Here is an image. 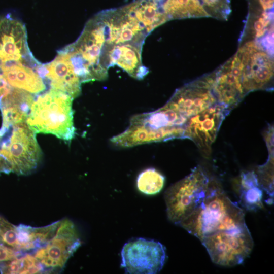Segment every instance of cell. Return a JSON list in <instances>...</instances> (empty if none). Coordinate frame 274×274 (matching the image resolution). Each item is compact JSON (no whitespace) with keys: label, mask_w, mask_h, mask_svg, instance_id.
I'll return each instance as SVG.
<instances>
[{"label":"cell","mask_w":274,"mask_h":274,"mask_svg":"<svg viewBox=\"0 0 274 274\" xmlns=\"http://www.w3.org/2000/svg\"><path fill=\"white\" fill-rule=\"evenodd\" d=\"M38 73L45 81L49 82L52 88L64 92L73 99L81 94L82 83L68 55L62 50L58 51L51 62L41 64Z\"/></svg>","instance_id":"15"},{"label":"cell","mask_w":274,"mask_h":274,"mask_svg":"<svg viewBox=\"0 0 274 274\" xmlns=\"http://www.w3.org/2000/svg\"><path fill=\"white\" fill-rule=\"evenodd\" d=\"M24 24L10 14L0 18V62H36L28 47Z\"/></svg>","instance_id":"13"},{"label":"cell","mask_w":274,"mask_h":274,"mask_svg":"<svg viewBox=\"0 0 274 274\" xmlns=\"http://www.w3.org/2000/svg\"><path fill=\"white\" fill-rule=\"evenodd\" d=\"M209 17L220 20L228 19L231 12V0H199Z\"/></svg>","instance_id":"24"},{"label":"cell","mask_w":274,"mask_h":274,"mask_svg":"<svg viewBox=\"0 0 274 274\" xmlns=\"http://www.w3.org/2000/svg\"><path fill=\"white\" fill-rule=\"evenodd\" d=\"M187 120L166 103L154 111L132 116L127 138L134 146L182 138Z\"/></svg>","instance_id":"3"},{"label":"cell","mask_w":274,"mask_h":274,"mask_svg":"<svg viewBox=\"0 0 274 274\" xmlns=\"http://www.w3.org/2000/svg\"><path fill=\"white\" fill-rule=\"evenodd\" d=\"M124 6L148 34L169 21L153 0H135Z\"/></svg>","instance_id":"19"},{"label":"cell","mask_w":274,"mask_h":274,"mask_svg":"<svg viewBox=\"0 0 274 274\" xmlns=\"http://www.w3.org/2000/svg\"><path fill=\"white\" fill-rule=\"evenodd\" d=\"M121 257V267L126 273H156L164 264L165 248L153 239L132 238L124 245Z\"/></svg>","instance_id":"9"},{"label":"cell","mask_w":274,"mask_h":274,"mask_svg":"<svg viewBox=\"0 0 274 274\" xmlns=\"http://www.w3.org/2000/svg\"><path fill=\"white\" fill-rule=\"evenodd\" d=\"M0 154L11 172L26 175L37 168L42 152L35 133L26 122L0 129Z\"/></svg>","instance_id":"5"},{"label":"cell","mask_w":274,"mask_h":274,"mask_svg":"<svg viewBox=\"0 0 274 274\" xmlns=\"http://www.w3.org/2000/svg\"><path fill=\"white\" fill-rule=\"evenodd\" d=\"M213 83L212 72L177 89L166 103L188 119L217 102Z\"/></svg>","instance_id":"11"},{"label":"cell","mask_w":274,"mask_h":274,"mask_svg":"<svg viewBox=\"0 0 274 274\" xmlns=\"http://www.w3.org/2000/svg\"><path fill=\"white\" fill-rule=\"evenodd\" d=\"M247 18L273 17L274 0H247Z\"/></svg>","instance_id":"26"},{"label":"cell","mask_w":274,"mask_h":274,"mask_svg":"<svg viewBox=\"0 0 274 274\" xmlns=\"http://www.w3.org/2000/svg\"><path fill=\"white\" fill-rule=\"evenodd\" d=\"M0 244L20 252L17 226L12 224L1 216Z\"/></svg>","instance_id":"25"},{"label":"cell","mask_w":274,"mask_h":274,"mask_svg":"<svg viewBox=\"0 0 274 274\" xmlns=\"http://www.w3.org/2000/svg\"><path fill=\"white\" fill-rule=\"evenodd\" d=\"M246 225L245 214L216 180L200 205L178 225L200 241L218 231Z\"/></svg>","instance_id":"1"},{"label":"cell","mask_w":274,"mask_h":274,"mask_svg":"<svg viewBox=\"0 0 274 274\" xmlns=\"http://www.w3.org/2000/svg\"><path fill=\"white\" fill-rule=\"evenodd\" d=\"M10 172L8 165L0 154V173L9 174Z\"/></svg>","instance_id":"29"},{"label":"cell","mask_w":274,"mask_h":274,"mask_svg":"<svg viewBox=\"0 0 274 274\" xmlns=\"http://www.w3.org/2000/svg\"><path fill=\"white\" fill-rule=\"evenodd\" d=\"M96 15L101 25L104 47L120 44L142 47L149 35L124 6L104 10Z\"/></svg>","instance_id":"10"},{"label":"cell","mask_w":274,"mask_h":274,"mask_svg":"<svg viewBox=\"0 0 274 274\" xmlns=\"http://www.w3.org/2000/svg\"><path fill=\"white\" fill-rule=\"evenodd\" d=\"M11 88L0 74V100L10 91Z\"/></svg>","instance_id":"28"},{"label":"cell","mask_w":274,"mask_h":274,"mask_svg":"<svg viewBox=\"0 0 274 274\" xmlns=\"http://www.w3.org/2000/svg\"><path fill=\"white\" fill-rule=\"evenodd\" d=\"M33 100L31 93L12 87L0 100L3 120L2 127H8L25 122Z\"/></svg>","instance_id":"18"},{"label":"cell","mask_w":274,"mask_h":274,"mask_svg":"<svg viewBox=\"0 0 274 274\" xmlns=\"http://www.w3.org/2000/svg\"><path fill=\"white\" fill-rule=\"evenodd\" d=\"M239 57L242 84L247 94L258 90H272L273 86V53L257 41L239 43Z\"/></svg>","instance_id":"7"},{"label":"cell","mask_w":274,"mask_h":274,"mask_svg":"<svg viewBox=\"0 0 274 274\" xmlns=\"http://www.w3.org/2000/svg\"><path fill=\"white\" fill-rule=\"evenodd\" d=\"M0 271L3 273H38L45 272V270L32 254L26 253L0 263Z\"/></svg>","instance_id":"22"},{"label":"cell","mask_w":274,"mask_h":274,"mask_svg":"<svg viewBox=\"0 0 274 274\" xmlns=\"http://www.w3.org/2000/svg\"><path fill=\"white\" fill-rule=\"evenodd\" d=\"M200 241L213 262L223 266H234L243 263L254 246L246 224L218 231L204 237Z\"/></svg>","instance_id":"6"},{"label":"cell","mask_w":274,"mask_h":274,"mask_svg":"<svg viewBox=\"0 0 274 274\" xmlns=\"http://www.w3.org/2000/svg\"><path fill=\"white\" fill-rule=\"evenodd\" d=\"M230 111L216 102L190 117L184 124L182 138L191 140L204 155L209 156L222 122Z\"/></svg>","instance_id":"12"},{"label":"cell","mask_w":274,"mask_h":274,"mask_svg":"<svg viewBox=\"0 0 274 274\" xmlns=\"http://www.w3.org/2000/svg\"><path fill=\"white\" fill-rule=\"evenodd\" d=\"M24 254L0 244V263L11 260Z\"/></svg>","instance_id":"27"},{"label":"cell","mask_w":274,"mask_h":274,"mask_svg":"<svg viewBox=\"0 0 274 274\" xmlns=\"http://www.w3.org/2000/svg\"><path fill=\"white\" fill-rule=\"evenodd\" d=\"M73 99L67 93L51 88L33 100L27 125L35 133L52 134L70 142L75 135Z\"/></svg>","instance_id":"2"},{"label":"cell","mask_w":274,"mask_h":274,"mask_svg":"<svg viewBox=\"0 0 274 274\" xmlns=\"http://www.w3.org/2000/svg\"><path fill=\"white\" fill-rule=\"evenodd\" d=\"M41 64L40 62L0 63V74L11 87L36 94L46 88L45 80L38 73Z\"/></svg>","instance_id":"17"},{"label":"cell","mask_w":274,"mask_h":274,"mask_svg":"<svg viewBox=\"0 0 274 274\" xmlns=\"http://www.w3.org/2000/svg\"><path fill=\"white\" fill-rule=\"evenodd\" d=\"M216 179L200 166L171 185L165 192L164 200L169 220L178 225L202 203Z\"/></svg>","instance_id":"4"},{"label":"cell","mask_w":274,"mask_h":274,"mask_svg":"<svg viewBox=\"0 0 274 274\" xmlns=\"http://www.w3.org/2000/svg\"><path fill=\"white\" fill-rule=\"evenodd\" d=\"M213 91L217 102L231 111L247 95L242 81L238 56L235 53L213 72Z\"/></svg>","instance_id":"14"},{"label":"cell","mask_w":274,"mask_h":274,"mask_svg":"<svg viewBox=\"0 0 274 274\" xmlns=\"http://www.w3.org/2000/svg\"><path fill=\"white\" fill-rule=\"evenodd\" d=\"M142 47L131 44L106 46L103 51L102 64L107 70L116 65L132 78L142 80L149 71L142 64Z\"/></svg>","instance_id":"16"},{"label":"cell","mask_w":274,"mask_h":274,"mask_svg":"<svg viewBox=\"0 0 274 274\" xmlns=\"http://www.w3.org/2000/svg\"><path fill=\"white\" fill-rule=\"evenodd\" d=\"M164 177L153 168H147L138 176L136 185L138 190L147 195H155L163 188Z\"/></svg>","instance_id":"23"},{"label":"cell","mask_w":274,"mask_h":274,"mask_svg":"<svg viewBox=\"0 0 274 274\" xmlns=\"http://www.w3.org/2000/svg\"><path fill=\"white\" fill-rule=\"evenodd\" d=\"M239 203L246 210L256 211L263 207V193L253 171L243 172L239 179Z\"/></svg>","instance_id":"21"},{"label":"cell","mask_w":274,"mask_h":274,"mask_svg":"<svg viewBox=\"0 0 274 274\" xmlns=\"http://www.w3.org/2000/svg\"><path fill=\"white\" fill-rule=\"evenodd\" d=\"M81 244L74 224L69 219H63L54 235L31 254L43 265L45 272L59 271Z\"/></svg>","instance_id":"8"},{"label":"cell","mask_w":274,"mask_h":274,"mask_svg":"<svg viewBox=\"0 0 274 274\" xmlns=\"http://www.w3.org/2000/svg\"><path fill=\"white\" fill-rule=\"evenodd\" d=\"M168 20L209 17L199 0H153Z\"/></svg>","instance_id":"20"}]
</instances>
